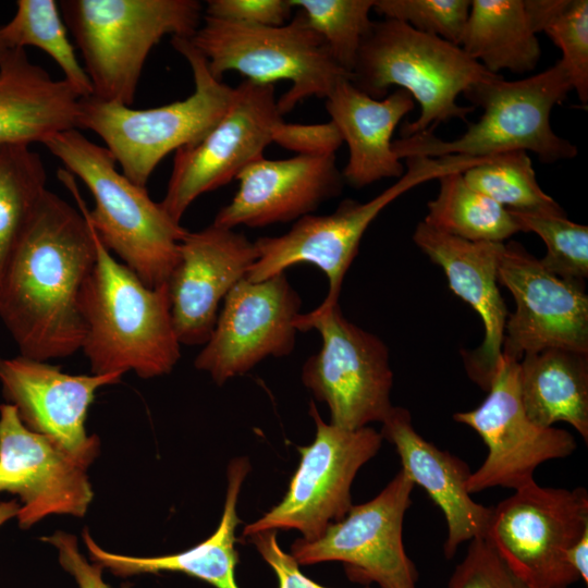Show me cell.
Returning a JSON list of instances; mask_svg holds the SVG:
<instances>
[{"label": "cell", "mask_w": 588, "mask_h": 588, "mask_svg": "<svg viewBox=\"0 0 588 588\" xmlns=\"http://www.w3.org/2000/svg\"><path fill=\"white\" fill-rule=\"evenodd\" d=\"M96 261L84 215L47 189L9 265L0 318L19 355L48 362L81 350L85 327L79 293Z\"/></svg>", "instance_id": "6da1fadb"}, {"label": "cell", "mask_w": 588, "mask_h": 588, "mask_svg": "<svg viewBox=\"0 0 588 588\" xmlns=\"http://www.w3.org/2000/svg\"><path fill=\"white\" fill-rule=\"evenodd\" d=\"M65 167L59 180L101 243L150 287L167 284L187 230L128 180L105 147L72 128L42 144Z\"/></svg>", "instance_id": "7a4b0ae2"}, {"label": "cell", "mask_w": 588, "mask_h": 588, "mask_svg": "<svg viewBox=\"0 0 588 588\" xmlns=\"http://www.w3.org/2000/svg\"><path fill=\"white\" fill-rule=\"evenodd\" d=\"M93 232L96 261L78 299L85 327L81 350L90 372L133 371L143 379L170 373L181 357V343L168 285L147 286Z\"/></svg>", "instance_id": "3957f363"}, {"label": "cell", "mask_w": 588, "mask_h": 588, "mask_svg": "<svg viewBox=\"0 0 588 588\" xmlns=\"http://www.w3.org/2000/svg\"><path fill=\"white\" fill-rule=\"evenodd\" d=\"M498 75L460 46L384 19L372 21L348 79L373 99L384 98L390 87L399 86L419 103L418 118L403 124L405 138L433 133L440 123L452 119L467 121L475 108L458 105V95Z\"/></svg>", "instance_id": "277c9868"}, {"label": "cell", "mask_w": 588, "mask_h": 588, "mask_svg": "<svg viewBox=\"0 0 588 588\" xmlns=\"http://www.w3.org/2000/svg\"><path fill=\"white\" fill-rule=\"evenodd\" d=\"M572 90L560 60L543 72L518 81L498 75L463 93L474 108L482 109V114L468 124L461 137L443 140L433 133H424L396 139L392 148L401 160L415 156L490 157L515 150L531 151L544 163L573 159L578 152L576 145L559 136L550 123L552 109Z\"/></svg>", "instance_id": "5b68a950"}, {"label": "cell", "mask_w": 588, "mask_h": 588, "mask_svg": "<svg viewBox=\"0 0 588 588\" xmlns=\"http://www.w3.org/2000/svg\"><path fill=\"white\" fill-rule=\"evenodd\" d=\"M94 97L131 107L146 60L164 37L191 38L201 24L197 0H61Z\"/></svg>", "instance_id": "8992f818"}, {"label": "cell", "mask_w": 588, "mask_h": 588, "mask_svg": "<svg viewBox=\"0 0 588 588\" xmlns=\"http://www.w3.org/2000/svg\"><path fill=\"white\" fill-rule=\"evenodd\" d=\"M171 44L191 66V96L148 109H134L94 96L79 101L77 130L97 134L121 172L144 187L166 156L199 143L213 128L234 96V88L210 73L205 58L188 38L175 37Z\"/></svg>", "instance_id": "52a82bcc"}, {"label": "cell", "mask_w": 588, "mask_h": 588, "mask_svg": "<svg viewBox=\"0 0 588 588\" xmlns=\"http://www.w3.org/2000/svg\"><path fill=\"white\" fill-rule=\"evenodd\" d=\"M188 40L218 79L236 71L257 84L290 81L291 87L277 100L282 115L308 97L326 99L341 79L350 77L301 10L281 26L246 25L204 15Z\"/></svg>", "instance_id": "ba28073f"}, {"label": "cell", "mask_w": 588, "mask_h": 588, "mask_svg": "<svg viewBox=\"0 0 588 588\" xmlns=\"http://www.w3.org/2000/svg\"><path fill=\"white\" fill-rule=\"evenodd\" d=\"M487 159L462 155L408 157L404 174L372 199L366 203L344 199L331 213L305 216L282 235L257 238L254 242L257 259L246 279L259 282L292 266L310 264L328 280V293L319 307L339 304L344 277L366 230L390 203L416 185L450 172H464Z\"/></svg>", "instance_id": "9c48e42d"}, {"label": "cell", "mask_w": 588, "mask_h": 588, "mask_svg": "<svg viewBox=\"0 0 588 588\" xmlns=\"http://www.w3.org/2000/svg\"><path fill=\"white\" fill-rule=\"evenodd\" d=\"M295 327L316 330L321 336V346L305 360L301 379L328 406L330 424L356 430L382 422L393 407V371L385 343L347 320L339 304L301 313Z\"/></svg>", "instance_id": "30bf717a"}, {"label": "cell", "mask_w": 588, "mask_h": 588, "mask_svg": "<svg viewBox=\"0 0 588 588\" xmlns=\"http://www.w3.org/2000/svg\"><path fill=\"white\" fill-rule=\"evenodd\" d=\"M311 444L298 448L301 460L283 499L243 528V536L268 530H297L304 540L319 538L352 507L351 487L358 470L380 450L383 438L367 426L347 430L326 422L314 401Z\"/></svg>", "instance_id": "8fae6325"}, {"label": "cell", "mask_w": 588, "mask_h": 588, "mask_svg": "<svg viewBox=\"0 0 588 588\" xmlns=\"http://www.w3.org/2000/svg\"><path fill=\"white\" fill-rule=\"evenodd\" d=\"M588 529V492L532 481L492 507L485 538L534 588H568L579 580L567 550Z\"/></svg>", "instance_id": "7c38bea8"}, {"label": "cell", "mask_w": 588, "mask_h": 588, "mask_svg": "<svg viewBox=\"0 0 588 588\" xmlns=\"http://www.w3.org/2000/svg\"><path fill=\"white\" fill-rule=\"evenodd\" d=\"M415 485L401 469L373 499L352 505L315 540L296 539L290 554L299 566L338 561L356 583L417 588L418 572L403 543V522Z\"/></svg>", "instance_id": "4fadbf2b"}, {"label": "cell", "mask_w": 588, "mask_h": 588, "mask_svg": "<svg viewBox=\"0 0 588 588\" xmlns=\"http://www.w3.org/2000/svg\"><path fill=\"white\" fill-rule=\"evenodd\" d=\"M518 362L501 353L483 402L453 415L456 422L474 429L488 449L482 464L469 476L470 494L495 487L517 490L535 481L538 466L577 449L565 429L540 427L529 419L518 392Z\"/></svg>", "instance_id": "5bb4252c"}, {"label": "cell", "mask_w": 588, "mask_h": 588, "mask_svg": "<svg viewBox=\"0 0 588 588\" xmlns=\"http://www.w3.org/2000/svg\"><path fill=\"white\" fill-rule=\"evenodd\" d=\"M282 121L273 85L242 82L213 128L199 143L175 151L162 207L181 223L198 197L236 179L264 156Z\"/></svg>", "instance_id": "9a60e30c"}, {"label": "cell", "mask_w": 588, "mask_h": 588, "mask_svg": "<svg viewBox=\"0 0 588 588\" xmlns=\"http://www.w3.org/2000/svg\"><path fill=\"white\" fill-rule=\"evenodd\" d=\"M302 299L285 272L259 282L242 279L228 293L215 328L194 360L222 385L268 357L295 348Z\"/></svg>", "instance_id": "2e32d148"}, {"label": "cell", "mask_w": 588, "mask_h": 588, "mask_svg": "<svg viewBox=\"0 0 588 588\" xmlns=\"http://www.w3.org/2000/svg\"><path fill=\"white\" fill-rule=\"evenodd\" d=\"M498 282L512 294L502 354L519 360L527 353L563 348L588 353V295L584 282L560 278L516 242L503 244Z\"/></svg>", "instance_id": "e0dca14e"}, {"label": "cell", "mask_w": 588, "mask_h": 588, "mask_svg": "<svg viewBox=\"0 0 588 588\" xmlns=\"http://www.w3.org/2000/svg\"><path fill=\"white\" fill-rule=\"evenodd\" d=\"M122 376L70 375L59 366L21 355L0 358L5 403L15 407L26 428L47 437L87 468L100 448L98 437L86 431L88 408L98 389L120 382Z\"/></svg>", "instance_id": "ac0fdd59"}, {"label": "cell", "mask_w": 588, "mask_h": 588, "mask_svg": "<svg viewBox=\"0 0 588 588\" xmlns=\"http://www.w3.org/2000/svg\"><path fill=\"white\" fill-rule=\"evenodd\" d=\"M87 467L47 437L24 426L15 407L0 404V493L19 498V527L49 515L83 517L94 492Z\"/></svg>", "instance_id": "d6986e66"}, {"label": "cell", "mask_w": 588, "mask_h": 588, "mask_svg": "<svg viewBox=\"0 0 588 588\" xmlns=\"http://www.w3.org/2000/svg\"><path fill=\"white\" fill-rule=\"evenodd\" d=\"M257 259L243 233L211 223L186 234L167 285L171 317L181 345H204L217 322L219 305Z\"/></svg>", "instance_id": "ffe728a7"}, {"label": "cell", "mask_w": 588, "mask_h": 588, "mask_svg": "<svg viewBox=\"0 0 588 588\" xmlns=\"http://www.w3.org/2000/svg\"><path fill=\"white\" fill-rule=\"evenodd\" d=\"M238 188L216 215L213 224L235 229L295 222L322 203L339 196L342 172L335 155L266 159L245 167L236 176Z\"/></svg>", "instance_id": "44dd1931"}, {"label": "cell", "mask_w": 588, "mask_h": 588, "mask_svg": "<svg viewBox=\"0 0 588 588\" xmlns=\"http://www.w3.org/2000/svg\"><path fill=\"white\" fill-rule=\"evenodd\" d=\"M414 243L444 271L449 286L480 317L485 338L479 347L463 351L468 377L488 391L501 357L507 307L499 290L498 265L504 243L474 242L441 232L424 221Z\"/></svg>", "instance_id": "7402d4cb"}, {"label": "cell", "mask_w": 588, "mask_h": 588, "mask_svg": "<svg viewBox=\"0 0 588 588\" xmlns=\"http://www.w3.org/2000/svg\"><path fill=\"white\" fill-rule=\"evenodd\" d=\"M381 424L380 434L395 448L401 469L443 513L448 527L443 544L445 559H452L462 543L485 537L492 507L471 499L467 489L471 474L468 465L424 439L404 407L393 406Z\"/></svg>", "instance_id": "603a6c76"}, {"label": "cell", "mask_w": 588, "mask_h": 588, "mask_svg": "<svg viewBox=\"0 0 588 588\" xmlns=\"http://www.w3.org/2000/svg\"><path fill=\"white\" fill-rule=\"evenodd\" d=\"M326 109L348 147L343 181L363 188L383 179H400L405 167L392 148V136L401 120L415 108L403 89L373 99L348 78L341 79L326 98Z\"/></svg>", "instance_id": "cb8c5ba5"}, {"label": "cell", "mask_w": 588, "mask_h": 588, "mask_svg": "<svg viewBox=\"0 0 588 588\" xmlns=\"http://www.w3.org/2000/svg\"><path fill=\"white\" fill-rule=\"evenodd\" d=\"M82 97L63 78L54 79L32 62L25 49L0 56V145L44 144L77 128Z\"/></svg>", "instance_id": "d4e9b609"}, {"label": "cell", "mask_w": 588, "mask_h": 588, "mask_svg": "<svg viewBox=\"0 0 588 588\" xmlns=\"http://www.w3.org/2000/svg\"><path fill=\"white\" fill-rule=\"evenodd\" d=\"M250 471L247 457H235L226 467V492L218 528L207 539L185 551L160 556H131L109 552L99 547L89 531L82 532L89 558L113 575L126 577L142 574L179 572L201 579L215 588H241L235 579L238 553L235 531L241 523L237 500Z\"/></svg>", "instance_id": "484cf974"}, {"label": "cell", "mask_w": 588, "mask_h": 588, "mask_svg": "<svg viewBox=\"0 0 588 588\" xmlns=\"http://www.w3.org/2000/svg\"><path fill=\"white\" fill-rule=\"evenodd\" d=\"M518 392L532 422H567L588 442V353L547 348L523 355Z\"/></svg>", "instance_id": "4316f807"}, {"label": "cell", "mask_w": 588, "mask_h": 588, "mask_svg": "<svg viewBox=\"0 0 588 588\" xmlns=\"http://www.w3.org/2000/svg\"><path fill=\"white\" fill-rule=\"evenodd\" d=\"M460 47L493 74L531 72L541 58L524 0H470Z\"/></svg>", "instance_id": "83f0119b"}, {"label": "cell", "mask_w": 588, "mask_h": 588, "mask_svg": "<svg viewBox=\"0 0 588 588\" xmlns=\"http://www.w3.org/2000/svg\"><path fill=\"white\" fill-rule=\"evenodd\" d=\"M438 181L439 193L427 204L428 225L474 242L505 243L522 232L512 213L469 186L463 172L443 174Z\"/></svg>", "instance_id": "f1b7e54d"}, {"label": "cell", "mask_w": 588, "mask_h": 588, "mask_svg": "<svg viewBox=\"0 0 588 588\" xmlns=\"http://www.w3.org/2000/svg\"><path fill=\"white\" fill-rule=\"evenodd\" d=\"M47 189L41 156L30 145H0V294L17 244Z\"/></svg>", "instance_id": "f546056e"}, {"label": "cell", "mask_w": 588, "mask_h": 588, "mask_svg": "<svg viewBox=\"0 0 588 588\" xmlns=\"http://www.w3.org/2000/svg\"><path fill=\"white\" fill-rule=\"evenodd\" d=\"M0 29L9 49L32 46L42 50L59 65L64 79L82 98L93 95L90 81L68 36L59 2L17 0L13 17Z\"/></svg>", "instance_id": "4dcf8cb0"}, {"label": "cell", "mask_w": 588, "mask_h": 588, "mask_svg": "<svg viewBox=\"0 0 588 588\" xmlns=\"http://www.w3.org/2000/svg\"><path fill=\"white\" fill-rule=\"evenodd\" d=\"M536 34L544 33L561 50L573 90L588 106V1L524 0Z\"/></svg>", "instance_id": "1f68e13d"}, {"label": "cell", "mask_w": 588, "mask_h": 588, "mask_svg": "<svg viewBox=\"0 0 588 588\" xmlns=\"http://www.w3.org/2000/svg\"><path fill=\"white\" fill-rule=\"evenodd\" d=\"M469 186L512 211L564 212L537 182L526 151L494 155L463 172Z\"/></svg>", "instance_id": "d6a6232c"}, {"label": "cell", "mask_w": 588, "mask_h": 588, "mask_svg": "<svg viewBox=\"0 0 588 588\" xmlns=\"http://www.w3.org/2000/svg\"><path fill=\"white\" fill-rule=\"evenodd\" d=\"M375 0H290L321 36L333 59L351 74L372 21Z\"/></svg>", "instance_id": "836d02e7"}, {"label": "cell", "mask_w": 588, "mask_h": 588, "mask_svg": "<svg viewBox=\"0 0 588 588\" xmlns=\"http://www.w3.org/2000/svg\"><path fill=\"white\" fill-rule=\"evenodd\" d=\"M522 232L536 233L546 244L540 259L551 273L584 282L588 277V228L571 221L564 212L509 210Z\"/></svg>", "instance_id": "e575fe53"}, {"label": "cell", "mask_w": 588, "mask_h": 588, "mask_svg": "<svg viewBox=\"0 0 588 588\" xmlns=\"http://www.w3.org/2000/svg\"><path fill=\"white\" fill-rule=\"evenodd\" d=\"M384 19L409 25L460 46L470 10L469 0H375L373 8Z\"/></svg>", "instance_id": "d590c367"}, {"label": "cell", "mask_w": 588, "mask_h": 588, "mask_svg": "<svg viewBox=\"0 0 588 588\" xmlns=\"http://www.w3.org/2000/svg\"><path fill=\"white\" fill-rule=\"evenodd\" d=\"M448 588H534L505 562L485 538L469 541L464 559L452 572Z\"/></svg>", "instance_id": "8d00e7d4"}, {"label": "cell", "mask_w": 588, "mask_h": 588, "mask_svg": "<svg viewBox=\"0 0 588 588\" xmlns=\"http://www.w3.org/2000/svg\"><path fill=\"white\" fill-rule=\"evenodd\" d=\"M290 0H208L205 16L255 26H281L291 19Z\"/></svg>", "instance_id": "74e56055"}, {"label": "cell", "mask_w": 588, "mask_h": 588, "mask_svg": "<svg viewBox=\"0 0 588 588\" xmlns=\"http://www.w3.org/2000/svg\"><path fill=\"white\" fill-rule=\"evenodd\" d=\"M273 143L304 156H329L343 144L342 136L332 121L318 124L287 123L277 126Z\"/></svg>", "instance_id": "f35d334b"}, {"label": "cell", "mask_w": 588, "mask_h": 588, "mask_svg": "<svg viewBox=\"0 0 588 588\" xmlns=\"http://www.w3.org/2000/svg\"><path fill=\"white\" fill-rule=\"evenodd\" d=\"M277 532L275 530L260 531L248 538L264 561L273 569L279 588H328L302 573L294 558L280 547Z\"/></svg>", "instance_id": "ab89813d"}, {"label": "cell", "mask_w": 588, "mask_h": 588, "mask_svg": "<svg viewBox=\"0 0 588 588\" xmlns=\"http://www.w3.org/2000/svg\"><path fill=\"white\" fill-rule=\"evenodd\" d=\"M41 540L56 548L60 565L74 578L79 588H112L103 579V568L95 562L89 563L79 552L75 536L57 530L50 536L42 537Z\"/></svg>", "instance_id": "60d3db41"}, {"label": "cell", "mask_w": 588, "mask_h": 588, "mask_svg": "<svg viewBox=\"0 0 588 588\" xmlns=\"http://www.w3.org/2000/svg\"><path fill=\"white\" fill-rule=\"evenodd\" d=\"M566 563L578 575L579 580L588 584V529L581 537L567 550L565 554Z\"/></svg>", "instance_id": "b9f144b4"}, {"label": "cell", "mask_w": 588, "mask_h": 588, "mask_svg": "<svg viewBox=\"0 0 588 588\" xmlns=\"http://www.w3.org/2000/svg\"><path fill=\"white\" fill-rule=\"evenodd\" d=\"M20 504L17 499L0 502V527L13 517H16Z\"/></svg>", "instance_id": "7bdbcfd3"}, {"label": "cell", "mask_w": 588, "mask_h": 588, "mask_svg": "<svg viewBox=\"0 0 588 588\" xmlns=\"http://www.w3.org/2000/svg\"><path fill=\"white\" fill-rule=\"evenodd\" d=\"M8 46L5 45L4 40H3V37H2V34H1V29H0V56L5 51L8 50Z\"/></svg>", "instance_id": "ee69618b"}]
</instances>
